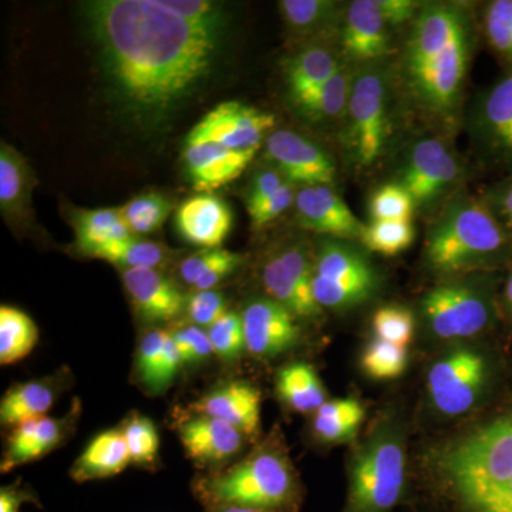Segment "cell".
Instances as JSON below:
<instances>
[{
	"instance_id": "1",
	"label": "cell",
	"mask_w": 512,
	"mask_h": 512,
	"mask_svg": "<svg viewBox=\"0 0 512 512\" xmlns=\"http://www.w3.org/2000/svg\"><path fill=\"white\" fill-rule=\"evenodd\" d=\"M83 12L111 89L141 126L164 124L210 76L222 33L178 18L161 0H97Z\"/></svg>"
},
{
	"instance_id": "2",
	"label": "cell",
	"mask_w": 512,
	"mask_h": 512,
	"mask_svg": "<svg viewBox=\"0 0 512 512\" xmlns=\"http://www.w3.org/2000/svg\"><path fill=\"white\" fill-rule=\"evenodd\" d=\"M471 26L466 12L453 3L423 6L406 50L404 76L424 109L437 116L456 110L471 57Z\"/></svg>"
},
{
	"instance_id": "3",
	"label": "cell",
	"mask_w": 512,
	"mask_h": 512,
	"mask_svg": "<svg viewBox=\"0 0 512 512\" xmlns=\"http://www.w3.org/2000/svg\"><path fill=\"white\" fill-rule=\"evenodd\" d=\"M198 495L212 508L239 507L286 512L298 498V484L288 458L274 448H261L247 458L198 480Z\"/></svg>"
},
{
	"instance_id": "4",
	"label": "cell",
	"mask_w": 512,
	"mask_h": 512,
	"mask_svg": "<svg viewBox=\"0 0 512 512\" xmlns=\"http://www.w3.org/2000/svg\"><path fill=\"white\" fill-rule=\"evenodd\" d=\"M508 241L504 228L481 202L461 198L448 205L427 238L429 264L440 272L466 271L498 258Z\"/></svg>"
},
{
	"instance_id": "5",
	"label": "cell",
	"mask_w": 512,
	"mask_h": 512,
	"mask_svg": "<svg viewBox=\"0 0 512 512\" xmlns=\"http://www.w3.org/2000/svg\"><path fill=\"white\" fill-rule=\"evenodd\" d=\"M444 466L461 495L483 512L512 477V416L458 444Z\"/></svg>"
},
{
	"instance_id": "6",
	"label": "cell",
	"mask_w": 512,
	"mask_h": 512,
	"mask_svg": "<svg viewBox=\"0 0 512 512\" xmlns=\"http://www.w3.org/2000/svg\"><path fill=\"white\" fill-rule=\"evenodd\" d=\"M348 141L359 167H372L383 156L390 134L389 93L383 73L363 69L353 76Z\"/></svg>"
},
{
	"instance_id": "7",
	"label": "cell",
	"mask_w": 512,
	"mask_h": 512,
	"mask_svg": "<svg viewBox=\"0 0 512 512\" xmlns=\"http://www.w3.org/2000/svg\"><path fill=\"white\" fill-rule=\"evenodd\" d=\"M403 448L397 441L380 439L357 456L350 476L353 512L390 510L402 494Z\"/></svg>"
},
{
	"instance_id": "8",
	"label": "cell",
	"mask_w": 512,
	"mask_h": 512,
	"mask_svg": "<svg viewBox=\"0 0 512 512\" xmlns=\"http://www.w3.org/2000/svg\"><path fill=\"white\" fill-rule=\"evenodd\" d=\"M375 288V271L365 258L335 242L323 244L313 268V293L320 308H348L366 301Z\"/></svg>"
},
{
	"instance_id": "9",
	"label": "cell",
	"mask_w": 512,
	"mask_h": 512,
	"mask_svg": "<svg viewBox=\"0 0 512 512\" xmlns=\"http://www.w3.org/2000/svg\"><path fill=\"white\" fill-rule=\"evenodd\" d=\"M275 126V117L238 103L227 101L211 110L188 134L185 143L211 141L238 151H258L262 138Z\"/></svg>"
},
{
	"instance_id": "10",
	"label": "cell",
	"mask_w": 512,
	"mask_h": 512,
	"mask_svg": "<svg viewBox=\"0 0 512 512\" xmlns=\"http://www.w3.org/2000/svg\"><path fill=\"white\" fill-rule=\"evenodd\" d=\"M423 312L439 338L460 339L477 335L490 319L483 296L464 285H443L427 293Z\"/></svg>"
},
{
	"instance_id": "11",
	"label": "cell",
	"mask_w": 512,
	"mask_h": 512,
	"mask_svg": "<svg viewBox=\"0 0 512 512\" xmlns=\"http://www.w3.org/2000/svg\"><path fill=\"white\" fill-rule=\"evenodd\" d=\"M485 377L483 357L460 350L431 367L429 390L434 406L448 416L466 413L476 403Z\"/></svg>"
},
{
	"instance_id": "12",
	"label": "cell",
	"mask_w": 512,
	"mask_h": 512,
	"mask_svg": "<svg viewBox=\"0 0 512 512\" xmlns=\"http://www.w3.org/2000/svg\"><path fill=\"white\" fill-rule=\"evenodd\" d=\"M79 417L80 403L76 399L73 400L72 409L66 416L37 417L13 427L6 440L0 471L3 474L9 473L62 447L76 430Z\"/></svg>"
},
{
	"instance_id": "13",
	"label": "cell",
	"mask_w": 512,
	"mask_h": 512,
	"mask_svg": "<svg viewBox=\"0 0 512 512\" xmlns=\"http://www.w3.org/2000/svg\"><path fill=\"white\" fill-rule=\"evenodd\" d=\"M262 281L271 299L295 318H313L320 306L313 293V268L301 249L291 248L269 259Z\"/></svg>"
},
{
	"instance_id": "14",
	"label": "cell",
	"mask_w": 512,
	"mask_h": 512,
	"mask_svg": "<svg viewBox=\"0 0 512 512\" xmlns=\"http://www.w3.org/2000/svg\"><path fill=\"white\" fill-rule=\"evenodd\" d=\"M266 154L292 184L330 185L335 181L332 158L313 141L291 130L274 131L266 140Z\"/></svg>"
},
{
	"instance_id": "15",
	"label": "cell",
	"mask_w": 512,
	"mask_h": 512,
	"mask_svg": "<svg viewBox=\"0 0 512 512\" xmlns=\"http://www.w3.org/2000/svg\"><path fill=\"white\" fill-rule=\"evenodd\" d=\"M458 164L453 154L436 138L414 144L402 177L404 188L416 205H427L444 194L456 181Z\"/></svg>"
},
{
	"instance_id": "16",
	"label": "cell",
	"mask_w": 512,
	"mask_h": 512,
	"mask_svg": "<svg viewBox=\"0 0 512 512\" xmlns=\"http://www.w3.org/2000/svg\"><path fill=\"white\" fill-rule=\"evenodd\" d=\"M241 316L247 350L259 359L282 355L299 340L295 316L274 299H256Z\"/></svg>"
},
{
	"instance_id": "17",
	"label": "cell",
	"mask_w": 512,
	"mask_h": 512,
	"mask_svg": "<svg viewBox=\"0 0 512 512\" xmlns=\"http://www.w3.org/2000/svg\"><path fill=\"white\" fill-rule=\"evenodd\" d=\"M295 210L299 224L318 234L362 238L366 229L330 185H309L296 191Z\"/></svg>"
},
{
	"instance_id": "18",
	"label": "cell",
	"mask_w": 512,
	"mask_h": 512,
	"mask_svg": "<svg viewBox=\"0 0 512 512\" xmlns=\"http://www.w3.org/2000/svg\"><path fill=\"white\" fill-rule=\"evenodd\" d=\"M175 227L188 244L202 249H218L232 228L231 208L220 197L202 192L178 207Z\"/></svg>"
},
{
	"instance_id": "19",
	"label": "cell",
	"mask_w": 512,
	"mask_h": 512,
	"mask_svg": "<svg viewBox=\"0 0 512 512\" xmlns=\"http://www.w3.org/2000/svg\"><path fill=\"white\" fill-rule=\"evenodd\" d=\"M121 275L134 308L144 319L171 322L185 312L187 298L160 269H123Z\"/></svg>"
},
{
	"instance_id": "20",
	"label": "cell",
	"mask_w": 512,
	"mask_h": 512,
	"mask_svg": "<svg viewBox=\"0 0 512 512\" xmlns=\"http://www.w3.org/2000/svg\"><path fill=\"white\" fill-rule=\"evenodd\" d=\"M256 154L211 143H185L184 161L195 190L210 192L237 180Z\"/></svg>"
},
{
	"instance_id": "21",
	"label": "cell",
	"mask_w": 512,
	"mask_h": 512,
	"mask_svg": "<svg viewBox=\"0 0 512 512\" xmlns=\"http://www.w3.org/2000/svg\"><path fill=\"white\" fill-rule=\"evenodd\" d=\"M192 410L225 421L247 436H254L261 427V393L247 382H231L212 390Z\"/></svg>"
},
{
	"instance_id": "22",
	"label": "cell",
	"mask_w": 512,
	"mask_h": 512,
	"mask_svg": "<svg viewBox=\"0 0 512 512\" xmlns=\"http://www.w3.org/2000/svg\"><path fill=\"white\" fill-rule=\"evenodd\" d=\"M387 23L377 0L350 3L343 23L342 45L346 55L357 62H370L390 53Z\"/></svg>"
},
{
	"instance_id": "23",
	"label": "cell",
	"mask_w": 512,
	"mask_h": 512,
	"mask_svg": "<svg viewBox=\"0 0 512 512\" xmlns=\"http://www.w3.org/2000/svg\"><path fill=\"white\" fill-rule=\"evenodd\" d=\"M187 456L201 464L224 463L237 456L244 434L225 421L195 414L178 430Z\"/></svg>"
},
{
	"instance_id": "24",
	"label": "cell",
	"mask_w": 512,
	"mask_h": 512,
	"mask_svg": "<svg viewBox=\"0 0 512 512\" xmlns=\"http://www.w3.org/2000/svg\"><path fill=\"white\" fill-rule=\"evenodd\" d=\"M476 131L495 158L512 164V73L498 80L481 100Z\"/></svg>"
},
{
	"instance_id": "25",
	"label": "cell",
	"mask_w": 512,
	"mask_h": 512,
	"mask_svg": "<svg viewBox=\"0 0 512 512\" xmlns=\"http://www.w3.org/2000/svg\"><path fill=\"white\" fill-rule=\"evenodd\" d=\"M136 366L138 379L151 392L167 389L184 366L171 332L148 330L138 345Z\"/></svg>"
},
{
	"instance_id": "26",
	"label": "cell",
	"mask_w": 512,
	"mask_h": 512,
	"mask_svg": "<svg viewBox=\"0 0 512 512\" xmlns=\"http://www.w3.org/2000/svg\"><path fill=\"white\" fill-rule=\"evenodd\" d=\"M131 464L126 440L120 429L106 430L94 437L74 461L70 477L76 483L117 476Z\"/></svg>"
},
{
	"instance_id": "27",
	"label": "cell",
	"mask_w": 512,
	"mask_h": 512,
	"mask_svg": "<svg viewBox=\"0 0 512 512\" xmlns=\"http://www.w3.org/2000/svg\"><path fill=\"white\" fill-rule=\"evenodd\" d=\"M35 175L25 157L9 144L0 146V210L9 221L28 220Z\"/></svg>"
},
{
	"instance_id": "28",
	"label": "cell",
	"mask_w": 512,
	"mask_h": 512,
	"mask_svg": "<svg viewBox=\"0 0 512 512\" xmlns=\"http://www.w3.org/2000/svg\"><path fill=\"white\" fill-rule=\"evenodd\" d=\"M63 383L62 377L50 376L13 386L0 403L3 426L15 427L23 421L47 416L62 392Z\"/></svg>"
},
{
	"instance_id": "29",
	"label": "cell",
	"mask_w": 512,
	"mask_h": 512,
	"mask_svg": "<svg viewBox=\"0 0 512 512\" xmlns=\"http://www.w3.org/2000/svg\"><path fill=\"white\" fill-rule=\"evenodd\" d=\"M338 57L323 47H309L296 55L288 64L286 80L295 104L318 92L339 70Z\"/></svg>"
},
{
	"instance_id": "30",
	"label": "cell",
	"mask_w": 512,
	"mask_h": 512,
	"mask_svg": "<svg viewBox=\"0 0 512 512\" xmlns=\"http://www.w3.org/2000/svg\"><path fill=\"white\" fill-rule=\"evenodd\" d=\"M76 247L84 256L94 249L134 237L121 217L119 208L77 210L73 212Z\"/></svg>"
},
{
	"instance_id": "31",
	"label": "cell",
	"mask_w": 512,
	"mask_h": 512,
	"mask_svg": "<svg viewBox=\"0 0 512 512\" xmlns=\"http://www.w3.org/2000/svg\"><path fill=\"white\" fill-rule=\"evenodd\" d=\"M279 397L299 413L316 412L326 403V392L318 373L308 363H292L276 377Z\"/></svg>"
},
{
	"instance_id": "32",
	"label": "cell",
	"mask_w": 512,
	"mask_h": 512,
	"mask_svg": "<svg viewBox=\"0 0 512 512\" xmlns=\"http://www.w3.org/2000/svg\"><path fill=\"white\" fill-rule=\"evenodd\" d=\"M39 342V329L25 312L13 306L0 308V363L13 365L25 359Z\"/></svg>"
},
{
	"instance_id": "33",
	"label": "cell",
	"mask_w": 512,
	"mask_h": 512,
	"mask_svg": "<svg viewBox=\"0 0 512 512\" xmlns=\"http://www.w3.org/2000/svg\"><path fill=\"white\" fill-rule=\"evenodd\" d=\"M86 256L110 262L121 269L156 268L167 264L170 251L158 242L131 237L94 249Z\"/></svg>"
},
{
	"instance_id": "34",
	"label": "cell",
	"mask_w": 512,
	"mask_h": 512,
	"mask_svg": "<svg viewBox=\"0 0 512 512\" xmlns=\"http://www.w3.org/2000/svg\"><path fill=\"white\" fill-rule=\"evenodd\" d=\"M353 76L340 69L318 92L296 104L308 119L313 121L335 120L348 113Z\"/></svg>"
},
{
	"instance_id": "35",
	"label": "cell",
	"mask_w": 512,
	"mask_h": 512,
	"mask_svg": "<svg viewBox=\"0 0 512 512\" xmlns=\"http://www.w3.org/2000/svg\"><path fill=\"white\" fill-rule=\"evenodd\" d=\"M279 9L288 28L302 36L323 32L338 18V3L329 0H284Z\"/></svg>"
},
{
	"instance_id": "36",
	"label": "cell",
	"mask_w": 512,
	"mask_h": 512,
	"mask_svg": "<svg viewBox=\"0 0 512 512\" xmlns=\"http://www.w3.org/2000/svg\"><path fill=\"white\" fill-rule=\"evenodd\" d=\"M119 211L131 234L143 237L163 227L173 211V202L158 192H144L131 198Z\"/></svg>"
},
{
	"instance_id": "37",
	"label": "cell",
	"mask_w": 512,
	"mask_h": 512,
	"mask_svg": "<svg viewBox=\"0 0 512 512\" xmlns=\"http://www.w3.org/2000/svg\"><path fill=\"white\" fill-rule=\"evenodd\" d=\"M362 241L377 254L399 255L413 244L414 228L412 222L373 221L363 232Z\"/></svg>"
},
{
	"instance_id": "38",
	"label": "cell",
	"mask_w": 512,
	"mask_h": 512,
	"mask_svg": "<svg viewBox=\"0 0 512 512\" xmlns=\"http://www.w3.org/2000/svg\"><path fill=\"white\" fill-rule=\"evenodd\" d=\"M120 430L126 440L131 463L147 466L157 460L160 436L153 421L146 416H133Z\"/></svg>"
},
{
	"instance_id": "39",
	"label": "cell",
	"mask_w": 512,
	"mask_h": 512,
	"mask_svg": "<svg viewBox=\"0 0 512 512\" xmlns=\"http://www.w3.org/2000/svg\"><path fill=\"white\" fill-rule=\"evenodd\" d=\"M407 366V348L376 339L362 356V369L373 379L390 380L403 375Z\"/></svg>"
},
{
	"instance_id": "40",
	"label": "cell",
	"mask_w": 512,
	"mask_h": 512,
	"mask_svg": "<svg viewBox=\"0 0 512 512\" xmlns=\"http://www.w3.org/2000/svg\"><path fill=\"white\" fill-rule=\"evenodd\" d=\"M414 207L416 202L403 185L387 184L373 194L370 214L373 221L410 222Z\"/></svg>"
},
{
	"instance_id": "41",
	"label": "cell",
	"mask_w": 512,
	"mask_h": 512,
	"mask_svg": "<svg viewBox=\"0 0 512 512\" xmlns=\"http://www.w3.org/2000/svg\"><path fill=\"white\" fill-rule=\"evenodd\" d=\"M214 355L222 360L238 359L247 350L244 323L237 312L228 311L207 329Z\"/></svg>"
},
{
	"instance_id": "42",
	"label": "cell",
	"mask_w": 512,
	"mask_h": 512,
	"mask_svg": "<svg viewBox=\"0 0 512 512\" xmlns=\"http://www.w3.org/2000/svg\"><path fill=\"white\" fill-rule=\"evenodd\" d=\"M165 9L192 25L222 33L225 26V12L220 3L208 0H161Z\"/></svg>"
},
{
	"instance_id": "43",
	"label": "cell",
	"mask_w": 512,
	"mask_h": 512,
	"mask_svg": "<svg viewBox=\"0 0 512 512\" xmlns=\"http://www.w3.org/2000/svg\"><path fill=\"white\" fill-rule=\"evenodd\" d=\"M373 330L377 339L407 348L414 333L412 312L399 306L379 309L373 316Z\"/></svg>"
},
{
	"instance_id": "44",
	"label": "cell",
	"mask_w": 512,
	"mask_h": 512,
	"mask_svg": "<svg viewBox=\"0 0 512 512\" xmlns=\"http://www.w3.org/2000/svg\"><path fill=\"white\" fill-rule=\"evenodd\" d=\"M485 32L495 52L512 64V0H495L488 6Z\"/></svg>"
},
{
	"instance_id": "45",
	"label": "cell",
	"mask_w": 512,
	"mask_h": 512,
	"mask_svg": "<svg viewBox=\"0 0 512 512\" xmlns=\"http://www.w3.org/2000/svg\"><path fill=\"white\" fill-rule=\"evenodd\" d=\"M228 312L227 301L221 292L194 291L185 303V313L191 325L210 328L218 319Z\"/></svg>"
},
{
	"instance_id": "46",
	"label": "cell",
	"mask_w": 512,
	"mask_h": 512,
	"mask_svg": "<svg viewBox=\"0 0 512 512\" xmlns=\"http://www.w3.org/2000/svg\"><path fill=\"white\" fill-rule=\"evenodd\" d=\"M175 346L180 350L184 365L198 363L214 355L207 329L195 325H185L171 332Z\"/></svg>"
},
{
	"instance_id": "47",
	"label": "cell",
	"mask_w": 512,
	"mask_h": 512,
	"mask_svg": "<svg viewBox=\"0 0 512 512\" xmlns=\"http://www.w3.org/2000/svg\"><path fill=\"white\" fill-rule=\"evenodd\" d=\"M295 198V184L288 181V183H286L281 190L276 191L272 197L266 198L258 207L248 211L252 225H254L255 228L265 227L266 224L276 220L279 215L289 210V208L295 204Z\"/></svg>"
},
{
	"instance_id": "48",
	"label": "cell",
	"mask_w": 512,
	"mask_h": 512,
	"mask_svg": "<svg viewBox=\"0 0 512 512\" xmlns=\"http://www.w3.org/2000/svg\"><path fill=\"white\" fill-rule=\"evenodd\" d=\"M288 180L278 170L261 171L252 178L247 192V210L258 207L266 198L272 197L276 191L281 190Z\"/></svg>"
},
{
	"instance_id": "49",
	"label": "cell",
	"mask_w": 512,
	"mask_h": 512,
	"mask_svg": "<svg viewBox=\"0 0 512 512\" xmlns=\"http://www.w3.org/2000/svg\"><path fill=\"white\" fill-rule=\"evenodd\" d=\"M242 256L225 249L221 258L192 286L194 291H211L241 265Z\"/></svg>"
},
{
	"instance_id": "50",
	"label": "cell",
	"mask_w": 512,
	"mask_h": 512,
	"mask_svg": "<svg viewBox=\"0 0 512 512\" xmlns=\"http://www.w3.org/2000/svg\"><path fill=\"white\" fill-rule=\"evenodd\" d=\"M315 419L325 421H356L362 423L365 410L355 399H339L326 402L315 412Z\"/></svg>"
},
{
	"instance_id": "51",
	"label": "cell",
	"mask_w": 512,
	"mask_h": 512,
	"mask_svg": "<svg viewBox=\"0 0 512 512\" xmlns=\"http://www.w3.org/2000/svg\"><path fill=\"white\" fill-rule=\"evenodd\" d=\"M225 249H202L198 254L188 256L180 264V276L185 284L192 286L224 254Z\"/></svg>"
},
{
	"instance_id": "52",
	"label": "cell",
	"mask_w": 512,
	"mask_h": 512,
	"mask_svg": "<svg viewBox=\"0 0 512 512\" xmlns=\"http://www.w3.org/2000/svg\"><path fill=\"white\" fill-rule=\"evenodd\" d=\"M377 5L389 26L402 25L412 19L420 8L419 3L413 0H377Z\"/></svg>"
},
{
	"instance_id": "53",
	"label": "cell",
	"mask_w": 512,
	"mask_h": 512,
	"mask_svg": "<svg viewBox=\"0 0 512 512\" xmlns=\"http://www.w3.org/2000/svg\"><path fill=\"white\" fill-rule=\"evenodd\" d=\"M29 493L18 487H3L0 491V512H20V505L29 500Z\"/></svg>"
},
{
	"instance_id": "54",
	"label": "cell",
	"mask_w": 512,
	"mask_h": 512,
	"mask_svg": "<svg viewBox=\"0 0 512 512\" xmlns=\"http://www.w3.org/2000/svg\"><path fill=\"white\" fill-rule=\"evenodd\" d=\"M483 512H512V477Z\"/></svg>"
},
{
	"instance_id": "55",
	"label": "cell",
	"mask_w": 512,
	"mask_h": 512,
	"mask_svg": "<svg viewBox=\"0 0 512 512\" xmlns=\"http://www.w3.org/2000/svg\"><path fill=\"white\" fill-rule=\"evenodd\" d=\"M500 207L508 227L512 228V184L508 185L501 195Z\"/></svg>"
},
{
	"instance_id": "56",
	"label": "cell",
	"mask_w": 512,
	"mask_h": 512,
	"mask_svg": "<svg viewBox=\"0 0 512 512\" xmlns=\"http://www.w3.org/2000/svg\"><path fill=\"white\" fill-rule=\"evenodd\" d=\"M212 512H261V511L248 510V508H239V507H222V508H212Z\"/></svg>"
},
{
	"instance_id": "57",
	"label": "cell",
	"mask_w": 512,
	"mask_h": 512,
	"mask_svg": "<svg viewBox=\"0 0 512 512\" xmlns=\"http://www.w3.org/2000/svg\"><path fill=\"white\" fill-rule=\"evenodd\" d=\"M505 298H507L508 306H510L512 312V274L508 279L507 288H505Z\"/></svg>"
}]
</instances>
